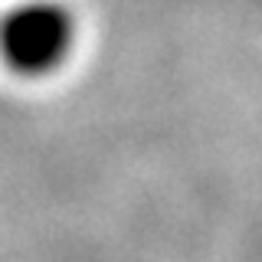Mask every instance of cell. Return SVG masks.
Returning a JSON list of instances; mask_svg holds the SVG:
<instances>
[{"label": "cell", "instance_id": "cell-1", "mask_svg": "<svg viewBox=\"0 0 262 262\" xmlns=\"http://www.w3.org/2000/svg\"><path fill=\"white\" fill-rule=\"evenodd\" d=\"M76 39V13L62 0H20L0 16V59L27 79L62 69Z\"/></svg>", "mask_w": 262, "mask_h": 262}]
</instances>
